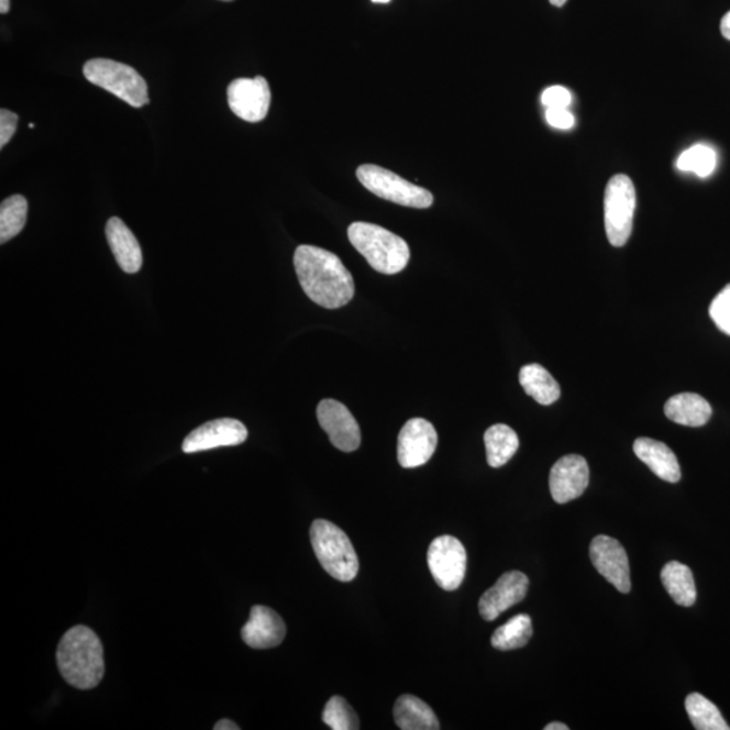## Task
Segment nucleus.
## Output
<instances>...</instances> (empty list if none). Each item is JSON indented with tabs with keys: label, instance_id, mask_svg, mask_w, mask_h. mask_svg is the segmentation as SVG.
<instances>
[{
	"label": "nucleus",
	"instance_id": "5701e85b",
	"mask_svg": "<svg viewBox=\"0 0 730 730\" xmlns=\"http://www.w3.org/2000/svg\"><path fill=\"white\" fill-rule=\"evenodd\" d=\"M485 445L488 465L493 468L502 467L520 449L517 433L504 423L488 428L485 433Z\"/></svg>",
	"mask_w": 730,
	"mask_h": 730
},
{
	"label": "nucleus",
	"instance_id": "ea45409f",
	"mask_svg": "<svg viewBox=\"0 0 730 730\" xmlns=\"http://www.w3.org/2000/svg\"><path fill=\"white\" fill-rule=\"evenodd\" d=\"M222 2H233V0H222Z\"/></svg>",
	"mask_w": 730,
	"mask_h": 730
},
{
	"label": "nucleus",
	"instance_id": "4468645a",
	"mask_svg": "<svg viewBox=\"0 0 730 730\" xmlns=\"http://www.w3.org/2000/svg\"><path fill=\"white\" fill-rule=\"evenodd\" d=\"M590 482V469L586 458L567 455L553 465L550 474V490L557 504H567L579 498Z\"/></svg>",
	"mask_w": 730,
	"mask_h": 730
},
{
	"label": "nucleus",
	"instance_id": "c85d7f7f",
	"mask_svg": "<svg viewBox=\"0 0 730 730\" xmlns=\"http://www.w3.org/2000/svg\"><path fill=\"white\" fill-rule=\"evenodd\" d=\"M711 320L722 333L730 335V283L723 287L709 308Z\"/></svg>",
	"mask_w": 730,
	"mask_h": 730
},
{
	"label": "nucleus",
	"instance_id": "39448f33",
	"mask_svg": "<svg viewBox=\"0 0 730 730\" xmlns=\"http://www.w3.org/2000/svg\"><path fill=\"white\" fill-rule=\"evenodd\" d=\"M84 74L91 85L113 93L132 108L139 109L150 103L148 85L137 70L126 64L109 58H92L85 64Z\"/></svg>",
	"mask_w": 730,
	"mask_h": 730
},
{
	"label": "nucleus",
	"instance_id": "dca6fc26",
	"mask_svg": "<svg viewBox=\"0 0 730 730\" xmlns=\"http://www.w3.org/2000/svg\"><path fill=\"white\" fill-rule=\"evenodd\" d=\"M286 633V623L281 617L275 610L262 605L253 606L250 621L241 631L244 643L255 650H269L280 645Z\"/></svg>",
	"mask_w": 730,
	"mask_h": 730
},
{
	"label": "nucleus",
	"instance_id": "c9c22d12",
	"mask_svg": "<svg viewBox=\"0 0 730 730\" xmlns=\"http://www.w3.org/2000/svg\"><path fill=\"white\" fill-rule=\"evenodd\" d=\"M10 11V0H0V13L8 14Z\"/></svg>",
	"mask_w": 730,
	"mask_h": 730
},
{
	"label": "nucleus",
	"instance_id": "7ed1b4c3",
	"mask_svg": "<svg viewBox=\"0 0 730 730\" xmlns=\"http://www.w3.org/2000/svg\"><path fill=\"white\" fill-rule=\"evenodd\" d=\"M349 239L369 266L380 274L396 275L409 264L408 243L385 228L355 222L349 228Z\"/></svg>",
	"mask_w": 730,
	"mask_h": 730
},
{
	"label": "nucleus",
	"instance_id": "72a5a7b5",
	"mask_svg": "<svg viewBox=\"0 0 730 730\" xmlns=\"http://www.w3.org/2000/svg\"><path fill=\"white\" fill-rule=\"evenodd\" d=\"M721 34L730 41V11L722 16L721 20Z\"/></svg>",
	"mask_w": 730,
	"mask_h": 730
},
{
	"label": "nucleus",
	"instance_id": "6e6552de",
	"mask_svg": "<svg viewBox=\"0 0 730 730\" xmlns=\"http://www.w3.org/2000/svg\"><path fill=\"white\" fill-rule=\"evenodd\" d=\"M428 565L435 583L445 591H455L462 586L467 571V552L453 535H440L428 550Z\"/></svg>",
	"mask_w": 730,
	"mask_h": 730
},
{
	"label": "nucleus",
	"instance_id": "0eeeda50",
	"mask_svg": "<svg viewBox=\"0 0 730 730\" xmlns=\"http://www.w3.org/2000/svg\"><path fill=\"white\" fill-rule=\"evenodd\" d=\"M605 228L609 243L617 248L628 243L633 231L635 190L631 178L616 175L605 190Z\"/></svg>",
	"mask_w": 730,
	"mask_h": 730
},
{
	"label": "nucleus",
	"instance_id": "f8f14e48",
	"mask_svg": "<svg viewBox=\"0 0 730 730\" xmlns=\"http://www.w3.org/2000/svg\"><path fill=\"white\" fill-rule=\"evenodd\" d=\"M439 438L431 422L413 418L405 423L398 438V462L403 468H417L431 461Z\"/></svg>",
	"mask_w": 730,
	"mask_h": 730
},
{
	"label": "nucleus",
	"instance_id": "aec40b11",
	"mask_svg": "<svg viewBox=\"0 0 730 730\" xmlns=\"http://www.w3.org/2000/svg\"><path fill=\"white\" fill-rule=\"evenodd\" d=\"M394 720L402 730H438L441 728L431 706L409 694L398 698L394 706Z\"/></svg>",
	"mask_w": 730,
	"mask_h": 730
},
{
	"label": "nucleus",
	"instance_id": "2eb2a0df",
	"mask_svg": "<svg viewBox=\"0 0 730 730\" xmlns=\"http://www.w3.org/2000/svg\"><path fill=\"white\" fill-rule=\"evenodd\" d=\"M528 587V576L520 571H509L500 576L496 585L480 597L479 613L483 620H497L504 611L520 604L527 597Z\"/></svg>",
	"mask_w": 730,
	"mask_h": 730
},
{
	"label": "nucleus",
	"instance_id": "6ab92c4d",
	"mask_svg": "<svg viewBox=\"0 0 730 730\" xmlns=\"http://www.w3.org/2000/svg\"><path fill=\"white\" fill-rule=\"evenodd\" d=\"M664 413L668 420L679 425L699 428L708 423L714 410L708 400L698 394L683 392L665 402Z\"/></svg>",
	"mask_w": 730,
	"mask_h": 730
},
{
	"label": "nucleus",
	"instance_id": "a878e982",
	"mask_svg": "<svg viewBox=\"0 0 730 730\" xmlns=\"http://www.w3.org/2000/svg\"><path fill=\"white\" fill-rule=\"evenodd\" d=\"M27 200L22 196L4 199L0 206V243L5 244L22 232L27 220Z\"/></svg>",
	"mask_w": 730,
	"mask_h": 730
},
{
	"label": "nucleus",
	"instance_id": "e433bc0d",
	"mask_svg": "<svg viewBox=\"0 0 730 730\" xmlns=\"http://www.w3.org/2000/svg\"><path fill=\"white\" fill-rule=\"evenodd\" d=\"M551 4L556 5V8H563L567 0H550Z\"/></svg>",
	"mask_w": 730,
	"mask_h": 730
},
{
	"label": "nucleus",
	"instance_id": "ddd939ff",
	"mask_svg": "<svg viewBox=\"0 0 730 730\" xmlns=\"http://www.w3.org/2000/svg\"><path fill=\"white\" fill-rule=\"evenodd\" d=\"M246 439H248V429L243 422L233 418H221L206 422L188 434L182 441L181 450L185 453L203 452L221 446L240 445L245 443Z\"/></svg>",
	"mask_w": 730,
	"mask_h": 730
},
{
	"label": "nucleus",
	"instance_id": "1a4fd4ad",
	"mask_svg": "<svg viewBox=\"0 0 730 730\" xmlns=\"http://www.w3.org/2000/svg\"><path fill=\"white\" fill-rule=\"evenodd\" d=\"M317 418L335 449L343 452H353L361 446V427H358L349 408L339 400H321L317 408Z\"/></svg>",
	"mask_w": 730,
	"mask_h": 730
},
{
	"label": "nucleus",
	"instance_id": "c756f323",
	"mask_svg": "<svg viewBox=\"0 0 730 730\" xmlns=\"http://www.w3.org/2000/svg\"><path fill=\"white\" fill-rule=\"evenodd\" d=\"M573 100V96L562 86H553L546 88L541 97V102L545 106L546 109H567Z\"/></svg>",
	"mask_w": 730,
	"mask_h": 730
},
{
	"label": "nucleus",
	"instance_id": "f3484780",
	"mask_svg": "<svg viewBox=\"0 0 730 730\" xmlns=\"http://www.w3.org/2000/svg\"><path fill=\"white\" fill-rule=\"evenodd\" d=\"M106 237L123 273L137 274L143 267V251L125 222L117 217L110 218L106 225Z\"/></svg>",
	"mask_w": 730,
	"mask_h": 730
},
{
	"label": "nucleus",
	"instance_id": "f704fd0d",
	"mask_svg": "<svg viewBox=\"0 0 730 730\" xmlns=\"http://www.w3.org/2000/svg\"><path fill=\"white\" fill-rule=\"evenodd\" d=\"M545 730H568L567 726H564L562 722H551L544 728Z\"/></svg>",
	"mask_w": 730,
	"mask_h": 730
},
{
	"label": "nucleus",
	"instance_id": "cd10ccee",
	"mask_svg": "<svg viewBox=\"0 0 730 730\" xmlns=\"http://www.w3.org/2000/svg\"><path fill=\"white\" fill-rule=\"evenodd\" d=\"M323 722L333 730H357L361 722L349 703L343 697H332L328 700L322 715Z\"/></svg>",
	"mask_w": 730,
	"mask_h": 730
},
{
	"label": "nucleus",
	"instance_id": "4be33fe9",
	"mask_svg": "<svg viewBox=\"0 0 730 730\" xmlns=\"http://www.w3.org/2000/svg\"><path fill=\"white\" fill-rule=\"evenodd\" d=\"M662 582L665 590L675 604L693 606L697 600V587L692 569L679 562H670L662 569Z\"/></svg>",
	"mask_w": 730,
	"mask_h": 730
},
{
	"label": "nucleus",
	"instance_id": "4c0bfd02",
	"mask_svg": "<svg viewBox=\"0 0 730 730\" xmlns=\"http://www.w3.org/2000/svg\"><path fill=\"white\" fill-rule=\"evenodd\" d=\"M373 2H374V3H383V4H386V3H390L391 0H373Z\"/></svg>",
	"mask_w": 730,
	"mask_h": 730
},
{
	"label": "nucleus",
	"instance_id": "20e7f679",
	"mask_svg": "<svg viewBox=\"0 0 730 730\" xmlns=\"http://www.w3.org/2000/svg\"><path fill=\"white\" fill-rule=\"evenodd\" d=\"M310 540L318 562L332 578L352 582L358 573V558L349 535L331 521L316 520Z\"/></svg>",
	"mask_w": 730,
	"mask_h": 730
},
{
	"label": "nucleus",
	"instance_id": "7c9ffc66",
	"mask_svg": "<svg viewBox=\"0 0 730 730\" xmlns=\"http://www.w3.org/2000/svg\"><path fill=\"white\" fill-rule=\"evenodd\" d=\"M18 115L13 111L0 110V148H4L10 143L16 132Z\"/></svg>",
	"mask_w": 730,
	"mask_h": 730
},
{
	"label": "nucleus",
	"instance_id": "f257e3e1",
	"mask_svg": "<svg viewBox=\"0 0 730 730\" xmlns=\"http://www.w3.org/2000/svg\"><path fill=\"white\" fill-rule=\"evenodd\" d=\"M306 296L325 309H340L355 296V281L340 257L313 245H300L294 255Z\"/></svg>",
	"mask_w": 730,
	"mask_h": 730
},
{
	"label": "nucleus",
	"instance_id": "473e14b6",
	"mask_svg": "<svg viewBox=\"0 0 730 730\" xmlns=\"http://www.w3.org/2000/svg\"><path fill=\"white\" fill-rule=\"evenodd\" d=\"M240 727L237 723L231 721V720H221L218 721L214 726V730H239Z\"/></svg>",
	"mask_w": 730,
	"mask_h": 730
},
{
	"label": "nucleus",
	"instance_id": "f03ea898",
	"mask_svg": "<svg viewBox=\"0 0 730 730\" xmlns=\"http://www.w3.org/2000/svg\"><path fill=\"white\" fill-rule=\"evenodd\" d=\"M57 665L68 685L91 690L104 676V652L98 634L85 626L70 628L57 648Z\"/></svg>",
	"mask_w": 730,
	"mask_h": 730
},
{
	"label": "nucleus",
	"instance_id": "9b49d317",
	"mask_svg": "<svg viewBox=\"0 0 730 730\" xmlns=\"http://www.w3.org/2000/svg\"><path fill=\"white\" fill-rule=\"evenodd\" d=\"M229 108L246 122L256 123L267 117L270 104L268 81L263 76L235 79L228 87Z\"/></svg>",
	"mask_w": 730,
	"mask_h": 730
},
{
	"label": "nucleus",
	"instance_id": "2f4dec72",
	"mask_svg": "<svg viewBox=\"0 0 730 730\" xmlns=\"http://www.w3.org/2000/svg\"><path fill=\"white\" fill-rule=\"evenodd\" d=\"M545 117L551 126L564 129V131L575 125V118L567 109H546Z\"/></svg>",
	"mask_w": 730,
	"mask_h": 730
},
{
	"label": "nucleus",
	"instance_id": "bb28decb",
	"mask_svg": "<svg viewBox=\"0 0 730 730\" xmlns=\"http://www.w3.org/2000/svg\"><path fill=\"white\" fill-rule=\"evenodd\" d=\"M676 166L685 173H694L699 178H708L715 173L717 166V153L708 145H696L682 153Z\"/></svg>",
	"mask_w": 730,
	"mask_h": 730
},
{
	"label": "nucleus",
	"instance_id": "393cba45",
	"mask_svg": "<svg viewBox=\"0 0 730 730\" xmlns=\"http://www.w3.org/2000/svg\"><path fill=\"white\" fill-rule=\"evenodd\" d=\"M686 711L694 728L698 730H729V726L723 720L721 711L714 703L703 696V694L693 693L686 698Z\"/></svg>",
	"mask_w": 730,
	"mask_h": 730
},
{
	"label": "nucleus",
	"instance_id": "a211bd4d",
	"mask_svg": "<svg viewBox=\"0 0 730 730\" xmlns=\"http://www.w3.org/2000/svg\"><path fill=\"white\" fill-rule=\"evenodd\" d=\"M633 451L641 462L651 468L659 478L678 483L682 478L681 465L675 453L662 441L641 438L634 441Z\"/></svg>",
	"mask_w": 730,
	"mask_h": 730
},
{
	"label": "nucleus",
	"instance_id": "b1692460",
	"mask_svg": "<svg viewBox=\"0 0 730 730\" xmlns=\"http://www.w3.org/2000/svg\"><path fill=\"white\" fill-rule=\"evenodd\" d=\"M533 634L532 620L528 615L510 618L493 634L491 644L499 651L518 650L526 646Z\"/></svg>",
	"mask_w": 730,
	"mask_h": 730
},
{
	"label": "nucleus",
	"instance_id": "9d476101",
	"mask_svg": "<svg viewBox=\"0 0 730 730\" xmlns=\"http://www.w3.org/2000/svg\"><path fill=\"white\" fill-rule=\"evenodd\" d=\"M590 557L594 567L611 583L618 591L628 594L631 591V569L626 548L609 535H597L591 541Z\"/></svg>",
	"mask_w": 730,
	"mask_h": 730
},
{
	"label": "nucleus",
	"instance_id": "412c9836",
	"mask_svg": "<svg viewBox=\"0 0 730 730\" xmlns=\"http://www.w3.org/2000/svg\"><path fill=\"white\" fill-rule=\"evenodd\" d=\"M520 383L528 396L540 405L550 406L561 398V386L543 365H523L520 370Z\"/></svg>",
	"mask_w": 730,
	"mask_h": 730
},
{
	"label": "nucleus",
	"instance_id": "58836bf2",
	"mask_svg": "<svg viewBox=\"0 0 730 730\" xmlns=\"http://www.w3.org/2000/svg\"><path fill=\"white\" fill-rule=\"evenodd\" d=\"M29 128L34 129V123H29Z\"/></svg>",
	"mask_w": 730,
	"mask_h": 730
},
{
	"label": "nucleus",
	"instance_id": "423d86ee",
	"mask_svg": "<svg viewBox=\"0 0 730 730\" xmlns=\"http://www.w3.org/2000/svg\"><path fill=\"white\" fill-rule=\"evenodd\" d=\"M356 176L368 191L388 202L414 209H428L433 204L432 192L400 178L386 168L364 164L357 168Z\"/></svg>",
	"mask_w": 730,
	"mask_h": 730
}]
</instances>
